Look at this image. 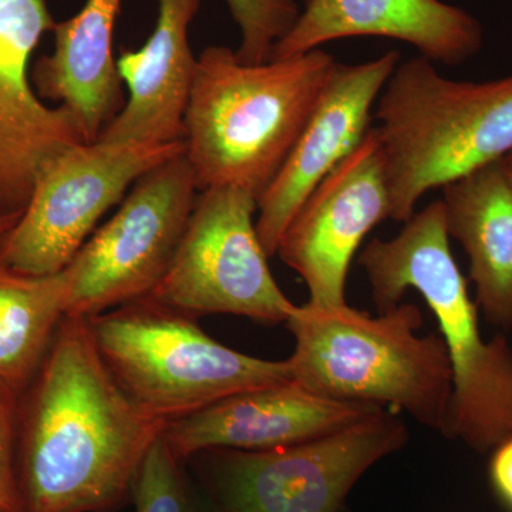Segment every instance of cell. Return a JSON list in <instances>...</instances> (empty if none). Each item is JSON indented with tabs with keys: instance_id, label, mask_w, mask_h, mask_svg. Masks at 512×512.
Instances as JSON below:
<instances>
[{
	"instance_id": "obj_7",
	"label": "cell",
	"mask_w": 512,
	"mask_h": 512,
	"mask_svg": "<svg viewBox=\"0 0 512 512\" xmlns=\"http://www.w3.org/2000/svg\"><path fill=\"white\" fill-rule=\"evenodd\" d=\"M409 440L387 410L338 433L265 451L197 454L214 512H339L373 464ZM192 457V458H194Z\"/></svg>"
},
{
	"instance_id": "obj_18",
	"label": "cell",
	"mask_w": 512,
	"mask_h": 512,
	"mask_svg": "<svg viewBox=\"0 0 512 512\" xmlns=\"http://www.w3.org/2000/svg\"><path fill=\"white\" fill-rule=\"evenodd\" d=\"M444 220L470 259L476 303L488 322L512 328V175L505 158L443 188Z\"/></svg>"
},
{
	"instance_id": "obj_4",
	"label": "cell",
	"mask_w": 512,
	"mask_h": 512,
	"mask_svg": "<svg viewBox=\"0 0 512 512\" xmlns=\"http://www.w3.org/2000/svg\"><path fill=\"white\" fill-rule=\"evenodd\" d=\"M295 350L286 359L293 383L309 392L409 413L450 431L453 370L439 333L420 336V309L399 303L370 316L350 308L298 306L286 322Z\"/></svg>"
},
{
	"instance_id": "obj_3",
	"label": "cell",
	"mask_w": 512,
	"mask_h": 512,
	"mask_svg": "<svg viewBox=\"0 0 512 512\" xmlns=\"http://www.w3.org/2000/svg\"><path fill=\"white\" fill-rule=\"evenodd\" d=\"M377 312L399 305L416 289L440 326L453 370L448 436L476 450H493L512 436V352L503 336L487 342L478 306L450 248L443 202L414 214L399 235L373 239L359 256Z\"/></svg>"
},
{
	"instance_id": "obj_9",
	"label": "cell",
	"mask_w": 512,
	"mask_h": 512,
	"mask_svg": "<svg viewBox=\"0 0 512 512\" xmlns=\"http://www.w3.org/2000/svg\"><path fill=\"white\" fill-rule=\"evenodd\" d=\"M185 143L77 144L40 171L28 207L0 239V264L28 275L62 272L128 190Z\"/></svg>"
},
{
	"instance_id": "obj_8",
	"label": "cell",
	"mask_w": 512,
	"mask_h": 512,
	"mask_svg": "<svg viewBox=\"0 0 512 512\" xmlns=\"http://www.w3.org/2000/svg\"><path fill=\"white\" fill-rule=\"evenodd\" d=\"M198 192L185 153L144 174L64 269L66 316L90 319L150 295L173 265Z\"/></svg>"
},
{
	"instance_id": "obj_11",
	"label": "cell",
	"mask_w": 512,
	"mask_h": 512,
	"mask_svg": "<svg viewBox=\"0 0 512 512\" xmlns=\"http://www.w3.org/2000/svg\"><path fill=\"white\" fill-rule=\"evenodd\" d=\"M382 146L376 128L313 190L286 227L276 255L298 272L309 306L346 305L353 256L367 234L390 220Z\"/></svg>"
},
{
	"instance_id": "obj_17",
	"label": "cell",
	"mask_w": 512,
	"mask_h": 512,
	"mask_svg": "<svg viewBox=\"0 0 512 512\" xmlns=\"http://www.w3.org/2000/svg\"><path fill=\"white\" fill-rule=\"evenodd\" d=\"M120 8L121 0H86L77 15L56 23L52 53L32 70L37 94L72 111L89 143L124 107L113 55Z\"/></svg>"
},
{
	"instance_id": "obj_20",
	"label": "cell",
	"mask_w": 512,
	"mask_h": 512,
	"mask_svg": "<svg viewBox=\"0 0 512 512\" xmlns=\"http://www.w3.org/2000/svg\"><path fill=\"white\" fill-rule=\"evenodd\" d=\"M181 464L161 433L144 458L131 490L136 512H214L192 490Z\"/></svg>"
},
{
	"instance_id": "obj_5",
	"label": "cell",
	"mask_w": 512,
	"mask_h": 512,
	"mask_svg": "<svg viewBox=\"0 0 512 512\" xmlns=\"http://www.w3.org/2000/svg\"><path fill=\"white\" fill-rule=\"evenodd\" d=\"M375 114L390 220L406 222L427 192L512 153V74L460 82L413 57L397 64Z\"/></svg>"
},
{
	"instance_id": "obj_12",
	"label": "cell",
	"mask_w": 512,
	"mask_h": 512,
	"mask_svg": "<svg viewBox=\"0 0 512 512\" xmlns=\"http://www.w3.org/2000/svg\"><path fill=\"white\" fill-rule=\"evenodd\" d=\"M55 25L47 0H0V220L18 221L40 171L89 143L72 111L46 106L30 84V59Z\"/></svg>"
},
{
	"instance_id": "obj_14",
	"label": "cell",
	"mask_w": 512,
	"mask_h": 512,
	"mask_svg": "<svg viewBox=\"0 0 512 512\" xmlns=\"http://www.w3.org/2000/svg\"><path fill=\"white\" fill-rule=\"evenodd\" d=\"M380 410L386 409L328 399L288 382L225 397L167 424L163 437L181 461L210 450H274L338 433Z\"/></svg>"
},
{
	"instance_id": "obj_10",
	"label": "cell",
	"mask_w": 512,
	"mask_h": 512,
	"mask_svg": "<svg viewBox=\"0 0 512 512\" xmlns=\"http://www.w3.org/2000/svg\"><path fill=\"white\" fill-rule=\"evenodd\" d=\"M258 201L234 187L200 191L170 271L150 298L198 316L288 322L298 305L276 284L254 221Z\"/></svg>"
},
{
	"instance_id": "obj_24",
	"label": "cell",
	"mask_w": 512,
	"mask_h": 512,
	"mask_svg": "<svg viewBox=\"0 0 512 512\" xmlns=\"http://www.w3.org/2000/svg\"><path fill=\"white\" fill-rule=\"evenodd\" d=\"M18 221H12V220H0V239L3 238V235L6 234V232L9 231L10 228L13 227V225L16 224Z\"/></svg>"
},
{
	"instance_id": "obj_25",
	"label": "cell",
	"mask_w": 512,
	"mask_h": 512,
	"mask_svg": "<svg viewBox=\"0 0 512 512\" xmlns=\"http://www.w3.org/2000/svg\"><path fill=\"white\" fill-rule=\"evenodd\" d=\"M505 163H507L508 170H510V173L512 175V153L508 154V156L505 157Z\"/></svg>"
},
{
	"instance_id": "obj_19",
	"label": "cell",
	"mask_w": 512,
	"mask_h": 512,
	"mask_svg": "<svg viewBox=\"0 0 512 512\" xmlns=\"http://www.w3.org/2000/svg\"><path fill=\"white\" fill-rule=\"evenodd\" d=\"M67 305L66 272L28 275L0 264V387L20 402Z\"/></svg>"
},
{
	"instance_id": "obj_23",
	"label": "cell",
	"mask_w": 512,
	"mask_h": 512,
	"mask_svg": "<svg viewBox=\"0 0 512 512\" xmlns=\"http://www.w3.org/2000/svg\"><path fill=\"white\" fill-rule=\"evenodd\" d=\"M490 461V480L495 493L512 511V436L493 448Z\"/></svg>"
},
{
	"instance_id": "obj_16",
	"label": "cell",
	"mask_w": 512,
	"mask_h": 512,
	"mask_svg": "<svg viewBox=\"0 0 512 512\" xmlns=\"http://www.w3.org/2000/svg\"><path fill=\"white\" fill-rule=\"evenodd\" d=\"M201 3L158 0L156 26L147 42L141 49L123 50L116 60L128 99L97 140L141 144L184 141L185 111L197 69L188 30Z\"/></svg>"
},
{
	"instance_id": "obj_13",
	"label": "cell",
	"mask_w": 512,
	"mask_h": 512,
	"mask_svg": "<svg viewBox=\"0 0 512 512\" xmlns=\"http://www.w3.org/2000/svg\"><path fill=\"white\" fill-rule=\"evenodd\" d=\"M399 63L397 50L370 62L336 63L291 156L258 201L256 231L268 256L276 255L306 198L362 143L372 128L377 100Z\"/></svg>"
},
{
	"instance_id": "obj_22",
	"label": "cell",
	"mask_w": 512,
	"mask_h": 512,
	"mask_svg": "<svg viewBox=\"0 0 512 512\" xmlns=\"http://www.w3.org/2000/svg\"><path fill=\"white\" fill-rule=\"evenodd\" d=\"M19 400L0 387V508L23 512L18 468Z\"/></svg>"
},
{
	"instance_id": "obj_21",
	"label": "cell",
	"mask_w": 512,
	"mask_h": 512,
	"mask_svg": "<svg viewBox=\"0 0 512 512\" xmlns=\"http://www.w3.org/2000/svg\"><path fill=\"white\" fill-rule=\"evenodd\" d=\"M241 32L238 59L245 64L269 62L272 50L284 39L301 8L296 0H225Z\"/></svg>"
},
{
	"instance_id": "obj_26",
	"label": "cell",
	"mask_w": 512,
	"mask_h": 512,
	"mask_svg": "<svg viewBox=\"0 0 512 512\" xmlns=\"http://www.w3.org/2000/svg\"><path fill=\"white\" fill-rule=\"evenodd\" d=\"M0 512H8V511L2 510V508H0Z\"/></svg>"
},
{
	"instance_id": "obj_6",
	"label": "cell",
	"mask_w": 512,
	"mask_h": 512,
	"mask_svg": "<svg viewBox=\"0 0 512 512\" xmlns=\"http://www.w3.org/2000/svg\"><path fill=\"white\" fill-rule=\"evenodd\" d=\"M87 322L120 389L141 413L164 426L232 394L292 382L286 360L228 348L207 335L195 316L150 296Z\"/></svg>"
},
{
	"instance_id": "obj_15",
	"label": "cell",
	"mask_w": 512,
	"mask_h": 512,
	"mask_svg": "<svg viewBox=\"0 0 512 512\" xmlns=\"http://www.w3.org/2000/svg\"><path fill=\"white\" fill-rule=\"evenodd\" d=\"M384 37L416 47L433 63L458 66L483 47L481 23L441 0H306L271 59L305 55L348 37Z\"/></svg>"
},
{
	"instance_id": "obj_1",
	"label": "cell",
	"mask_w": 512,
	"mask_h": 512,
	"mask_svg": "<svg viewBox=\"0 0 512 512\" xmlns=\"http://www.w3.org/2000/svg\"><path fill=\"white\" fill-rule=\"evenodd\" d=\"M164 424L140 412L99 355L89 322L64 316L19 404L23 512H110Z\"/></svg>"
},
{
	"instance_id": "obj_2",
	"label": "cell",
	"mask_w": 512,
	"mask_h": 512,
	"mask_svg": "<svg viewBox=\"0 0 512 512\" xmlns=\"http://www.w3.org/2000/svg\"><path fill=\"white\" fill-rule=\"evenodd\" d=\"M335 66L322 49L262 64L242 63L225 46L202 50L184 117L185 158L198 191L234 187L261 200Z\"/></svg>"
}]
</instances>
